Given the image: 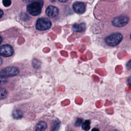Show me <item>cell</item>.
Returning <instances> with one entry per match:
<instances>
[{
	"mask_svg": "<svg viewBox=\"0 0 131 131\" xmlns=\"http://www.w3.org/2000/svg\"><path fill=\"white\" fill-rule=\"evenodd\" d=\"M43 4V3L42 0H37L29 4L27 10L30 14L33 16H37L41 13Z\"/></svg>",
	"mask_w": 131,
	"mask_h": 131,
	"instance_id": "cell-1",
	"label": "cell"
},
{
	"mask_svg": "<svg viewBox=\"0 0 131 131\" xmlns=\"http://www.w3.org/2000/svg\"><path fill=\"white\" fill-rule=\"evenodd\" d=\"M122 39V35L120 33H117L107 36L105 39V41L108 46L114 47L118 45Z\"/></svg>",
	"mask_w": 131,
	"mask_h": 131,
	"instance_id": "cell-2",
	"label": "cell"
},
{
	"mask_svg": "<svg viewBox=\"0 0 131 131\" xmlns=\"http://www.w3.org/2000/svg\"><path fill=\"white\" fill-rule=\"evenodd\" d=\"M51 27V21L45 18H38L36 23V28L38 30H45L49 29Z\"/></svg>",
	"mask_w": 131,
	"mask_h": 131,
	"instance_id": "cell-3",
	"label": "cell"
},
{
	"mask_svg": "<svg viewBox=\"0 0 131 131\" xmlns=\"http://www.w3.org/2000/svg\"><path fill=\"white\" fill-rule=\"evenodd\" d=\"M19 73L18 69L16 67H7L2 69L0 72L1 76L4 77H13L17 75Z\"/></svg>",
	"mask_w": 131,
	"mask_h": 131,
	"instance_id": "cell-4",
	"label": "cell"
},
{
	"mask_svg": "<svg viewBox=\"0 0 131 131\" xmlns=\"http://www.w3.org/2000/svg\"><path fill=\"white\" fill-rule=\"evenodd\" d=\"M128 22V17L126 15H120L116 17L113 20V25L117 27L125 26Z\"/></svg>",
	"mask_w": 131,
	"mask_h": 131,
	"instance_id": "cell-5",
	"label": "cell"
},
{
	"mask_svg": "<svg viewBox=\"0 0 131 131\" xmlns=\"http://www.w3.org/2000/svg\"><path fill=\"white\" fill-rule=\"evenodd\" d=\"M13 48L9 45H4L0 47V55L3 57H9L13 54Z\"/></svg>",
	"mask_w": 131,
	"mask_h": 131,
	"instance_id": "cell-6",
	"label": "cell"
},
{
	"mask_svg": "<svg viewBox=\"0 0 131 131\" xmlns=\"http://www.w3.org/2000/svg\"><path fill=\"white\" fill-rule=\"evenodd\" d=\"M74 11L78 14H82L85 11V6L81 2H75L73 5Z\"/></svg>",
	"mask_w": 131,
	"mask_h": 131,
	"instance_id": "cell-7",
	"label": "cell"
},
{
	"mask_svg": "<svg viewBox=\"0 0 131 131\" xmlns=\"http://www.w3.org/2000/svg\"><path fill=\"white\" fill-rule=\"evenodd\" d=\"M46 13L49 17L53 18L56 17L58 14L59 11L57 7L53 6H49L46 9Z\"/></svg>",
	"mask_w": 131,
	"mask_h": 131,
	"instance_id": "cell-8",
	"label": "cell"
},
{
	"mask_svg": "<svg viewBox=\"0 0 131 131\" xmlns=\"http://www.w3.org/2000/svg\"><path fill=\"white\" fill-rule=\"evenodd\" d=\"M47 127V125L45 122L40 121L36 125L35 131H45Z\"/></svg>",
	"mask_w": 131,
	"mask_h": 131,
	"instance_id": "cell-9",
	"label": "cell"
},
{
	"mask_svg": "<svg viewBox=\"0 0 131 131\" xmlns=\"http://www.w3.org/2000/svg\"><path fill=\"white\" fill-rule=\"evenodd\" d=\"M85 29V25L84 24H75L73 26L72 29L73 31L77 32H80L84 31Z\"/></svg>",
	"mask_w": 131,
	"mask_h": 131,
	"instance_id": "cell-10",
	"label": "cell"
},
{
	"mask_svg": "<svg viewBox=\"0 0 131 131\" xmlns=\"http://www.w3.org/2000/svg\"><path fill=\"white\" fill-rule=\"evenodd\" d=\"M12 117L16 119H19L23 118V112L19 110H15L13 111L12 114Z\"/></svg>",
	"mask_w": 131,
	"mask_h": 131,
	"instance_id": "cell-11",
	"label": "cell"
},
{
	"mask_svg": "<svg viewBox=\"0 0 131 131\" xmlns=\"http://www.w3.org/2000/svg\"><path fill=\"white\" fill-rule=\"evenodd\" d=\"M60 122L58 120L54 121L51 126V131H57L60 127Z\"/></svg>",
	"mask_w": 131,
	"mask_h": 131,
	"instance_id": "cell-12",
	"label": "cell"
},
{
	"mask_svg": "<svg viewBox=\"0 0 131 131\" xmlns=\"http://www.w3.org/2000/svg\"><path fill=\"white\" fill-rule=\"evenodd\" d=\"M82 128L85 131L90 129V122L89 120H85L82 124Z\"/></svg>",
	"mask_w": 131,
	"mask_h": 131,
	"instance_id": "cell-13",
	"label": "cell"
},
{
	"mask_svg": "<svg viewBox=\"0 0 131 131\" xmlns=\"http://www.w3.org/2000/svg\"><path fill=\"white\" fill-rule=\"evenodd\" d=\"M7 96V92L4 88H0V99H4Z\"/></svg>",
	"mask_w": 131,
	"mask_h": 131,
	"instance_id": "cell-14",
	"label": "cell"
},
{
	"mask_svg": "<svg viewBox=\"0 0 131 131\" xmlns=\"http://www.w3.org/2000/svg\"><path fill=\"white\" fill-rule=\"evenodd\" d=\"M3 4L5 7H8L11 4V0H3Z\"/></svg>",
	"mask_w": 131,
	"mask_h": 131,
	"instance_id": "cell-15",
	"label": "cell"
},
{
	"mask_svg": "<svg viewBox=\"0 0 131 131\" xmlns=\"http://www.w3.org/2000/svg\"><path fill=\"white\" fill-rule=\"evenodd\" d=\"M7 81V79L6 77L0 76V85L6 83Z\"/></svg>",
	"mask_w": 131,
	"mask_h": 131,
	"instance_id": "cell-16",
	"label": "cell"
},
{
	"mask_svg": "<svg viewBox=\"0 0 131 131\" xmlns=\"http://www.w3.org/2000/svg\"><path fill=\"white\" fill-rule=\"evenodd\" d=\"M82 123V119L81 118H78L75 122V125L76 126H80Z\"/></svg>",
	"mask_w": 131,
	"mask_h": 131,
	"instance_id": "cell-17",
	"label": "cell"
},
{
	"mask_svg": "<svg viewBox=\"0 0 131 131\" xmlns=\"http://www.w3.org/2000/svg\"><path fill=\"white\" fill-rule=\"evenodd\" d=\"M3 14H4V12H3V11L1 10V9H0V18L2 17V16L3 15Z\"/></svg>",
	"mask_w": 131,
	"mask_h": 131,
	"instance_id": "cell-18",
	"label": "cell"
},
{
	"mask_svg": "<svg viewBox=\"0 0 131 131\" xmlns=\"http://www.w3.org/2000/svg\"><path fill=\"white\" fill-rule=\"evenodd\" d=\"M24 2H26V3H28V2H31L32 1H33V0H23Z\"/></svg>",
	"mask_w": 131,
	"mask_h": 131,
	"instance_id": "cell-19",
	"label": "cell"
},
{
	"mask_svg": "<svg viewBox=\"0 0 131 131\" xmlns=\"http://www.w3.org/2000/svg\"><path fill=\"white\" fill-rule=\"evenodd\" d=\"M92 131H99V130L98 128H94L92 129Z\"/></svg>",
	"mask_w": 131,
	"mask_h": 131,
	"instance_id": "cell-20",
	"label": "cell"
},
{
	"mask_svg": "<svg viewBox=\"0 0 131 131\" xmlns=\"http://www.w3.org/2000/svg\"><path fill=\"white\" fill-rule=\"evenodd\" d=\"M59 1H60V2H62V3H64L66 2H67L68 0H58Z\"/></svg>",
	"mask_w": 131,
	"mask_h": 131,
	"instance_id": "cell-21",
	"label": "cell"
},
{
	"mask_svg": "<svg viewBox=\"0 0 131 131\" xmlns=\"http://www.w3.org/2000/svg\"><path fill=\"white\" fill-rule=\"evenodd\" d=\"M108 131H118V130H117V129H111V130H110Z\"/></svg>",
	"mask_w": 131,
	"mask_h": 131,
	"instance_id": "cell-22",
	"label": "cell"
},
{
	"mask_svg": "<svg viewBox=\"0 0 131 131\" xmlns=\"http://www.w3.org/2000/svg\"><path fill=\"white\" fill-rule=\"evenodd\" d=\"M2 38L1 36H0V44L1 43V42H2Z\"/></svg>",
	"mask_w": 131,
	"mask_h": 131,
	"instance_id": "cell-23",
	"label": "cell"
},
{
	"mask_svg": "<svg viewBox=\"0 0 131 131\" xmlns=\"http://www.w3.org/2000/svg\"><path fill=\"white\" fill-rule=\"evenodd\" d=\"M2 59L0 58V65L2 64Z\"/></svg>",
	"mask_w": 131,
	"mask_h": 131,
	"instance_id": "cell-24",
	"label": "cell"
}]
</instances>
